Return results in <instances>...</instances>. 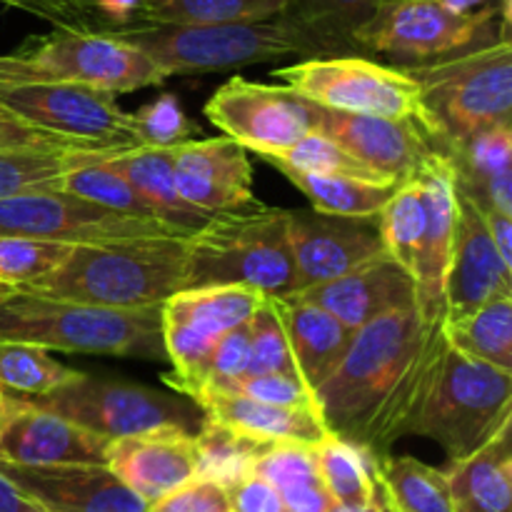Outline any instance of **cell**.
I'll list each match as a JSON object with an SVG mask.
<instances>
[{
    "label": "cell",
    "instance_id": "cell-1",
    "mask_svg": "<svg viewBox=\"0 0 512 512\" xmlns=\"http://www.w3.org/2000/svg\"><path fill=\"white\" fill-rule=\"evenodd\" d=\"M448 345L443 320L418 305L395 308L353 330L328 378L313 390L325 428L373 458L408 435Z\"/></svg>",
    "mask_w": 512,
    "mask_h": 512
},
{
    "label": "cell",
    "instance_id": "cell-2",
    "mask_svg": "<svg viewBox=\"0 0 512 512\" xmlns=\"http://www.w3.org/2000/svg\"><path fill=\"white\" fill-rule=\"evenodd\" d=\"M188 288V235H130L75 243L63 263L23 290L105 305L160 308Z\"/></svg>",
    "mask_w": 512,
    "mask_h": 512
},
{
    "label": "cell",
    "instance_id": "cell-3",
    "mask_svg": "<svg viewBox=\"0 0 512 512\" xmlns=\"http://www.w3.org/2000/svg\"><path fill=\"white\" fill-rule=\"evenodd\" d=\"M0 340L60 353L168 360L160 308H105L23 288H10L0 298Z\"/></svg>",
    "mask_w": 512,
    "mask_h": 512
},
{
    "label": "cell",
    "instance_id": "cell-4",
    "mask_svg": "<svg viewBox=\"0 0 512 512\" xmlns=\"http://www.w3.org/2000/svg\"><path fill=\"white\" fill-rule=\"evenodd\" d=\"M250 285L265 295L298 290L288 210L250 205L213 213L188 235V288Z\"/></svg>",
    "mask_w": 512,
    "mask_h": 512
},
{
    "label": "cell",
    "instance_id": "cell-5",
    "mask_svg": "<svg viewBox=\"0 0 512 512\" xmlns=\"http://www.w3.org/2000/svg\"><path fill=\"white\" fill-rule=\"evenodd\" d=\"M113 33L143 50L168 78L218 73L288 55L315 58L313 45L280 15L245 23H130Z\"/></svg>",
    "mask_w": 512,
    "mask_h": 512
},
{
    "label": "cell",
    "instance_id": "cell-6",
    "mask_svg": "<svg viewBox=\"0 0 512 512\" xmlns=\"http://www.w3.org/2000/svg\"><path fill=\"white\" fill-rule=\"evenodd\" d=\"M510 423L512 370L470 358L448 343L408 435L435 440L448 463H455L483 448Z\"/></svg>",
    "mask_w": 512,
    "mask_h": 512
},
{
    "label": "cell",
    "instance_id": "cell-7",
    "mask_svg": "<svg viewBox=\"0 0 512 512\" xmlns=\"http://www.w3.org/2000/svg\"><path fill=\"white\" fill-rule=\"evenodd\" d=\"M420 85L425 108L450 145L478 130L510 123L512 113V43L500 38L480 48L460 50L428 63L400 65Z\"/></svg>",
    "mask_w": 512,
    "mask_h": 512
},
{
    "label": "cell",
    "instance_id": "cell-8",
    "mask_svg": "<svg viewBox=\"0 0 512 512\" xmlns=\"http://www.w3.org/2000/svg\"><path fill=\"white\" fill-rule=\"evenodd\" d=\"M273 75L323 108L413 123L445 153V140L425 108L420 85L400 65H380L363 55H318L278 68Z\"/></svg>",
    "mask_w": 512,
    "mask_h": 512
},
{
    "label": "cell",
    "instance_id": "cell-9",
    "mask_svg": "<svg viewBox=\"0 0 512 512\" xmlns=\"http://www.w3.org/2000/svg\"><path fill=\"white\" fill-rule=\"evenodd\" d=\"M500 38H510V8L503 5L458 13L443 0H393L375 8L355 43L360 53H380L400 65H415Z\"/></svg>",
    "mask_w": 512,
    "mask_h": 512
},
{
    "label": "cell",
    "instance_id": "cell-10",
    "mask_svg": "<svg viewBox=\"0 0 512 512\" xmlns=\"http://www.w3.org/2000/svg\"><path fill=\"white\" fill-rule=\"evenodd\" d=\"M15 55L33 68L38 80H65L105 93H133L168 80L140 48L115 33H70L55 30L30 38Z\"/></svg>",
    "mask_w": 512,
    "mask_h": 512
},
{
    "label": "cell",
    "instance_id": "cell-11",
    "mask_svg": "<svg viewBox=\"0 0 512 512\" xmlns=\"http://www.w3.org/2000/svg\"><path fill=\"white\" fill-rule=\"evenodd\" d=\"M28 400L108 440L160 425L188 428L190 420V410L180 400L168 398L158 390L125 380L90 378L85 373H78L70 383L50 393Z\"/></svg>",
    "mask_w": 512,
    "mask_h": 512
},
{
    "label": "cell",
    "instance_id": "cell-12",
    "mask_svg": "<svg viewBox=\"0 0 512 512\" xmlns=\"http://www.w3.org/2000/svg\"><path fill=\"white\" fill-rule=\"evenodd\" d=\"M0 235L75 245L130 235H190V230L165 220L115 213L63 190H25L0 198Z\"/></svg>",
    "mask_w": 512,
    "mask_h": 512
},
{
    "label": "cell",
    "instance_id": "cell-13",
    "mask_svg": "<svg viewBox=\"0 0 512 512\" xmlns=\"http://www.w3.org/2000/svg\"><path fill=\"white\" fill-rule=\"evenodd\" d=\"M0 105L28 123L68 138L103 145H140L133 115L113 93L65 80H15L0 83Z\"/></svg>",
    "mask_w": 512,
    "mask_h": 512
},
{
    "label": "cell",
    "instance_id": "cell-14",
    "mask_svg": "<svg viewBox=\"0 0 512 512\" xmlns=\"http://www.w3.org/2000/svg\"><path fill=\"white\" fill-rule=\"evenodd\" d=\"M205 115L248 153L265 155L290 148L313 133L308 100L288 85H268L233 75L205 103Z\"/></svg>",
    "mask_w": 512,
    "mask_h": 512
},
{
    "label": "cell",
    "instance_id": "cell-15",
    "mask_svg": "<svg viewBox=\"0 0 512 512\" xmlns=\"http://www.w3.org/2000/svg\"><path fill=\"white\" fill-rule=\"evenodd\" d=\"M288 240L298 290L325 283L385 253L378 215L348 218L318 210H288Z\"/></svg>",
    "mask_w": 512,
    "mask_h": 512
},
{
    "label": "cell",
    "instance_id": "cell-16",
    "mask_svg": "<svg viewBox=\"0 0 512 512\" xmlns=\"http://www.w3.org/2000/svg\"><path fill=\"white\" fill-rule=\"evenodd\" d=\"M308 110L313 118V130L348 150L383 180L403 183L433 150H438L423 130L405 120L345 113V110L323 108L310 100Z\"/></svg>",
    "mask_w": 512,
    "mask_h": 512
},
{
    "label": "cell",
    "instance_id": "cell-17",
    "mask_svg": "<svg viewBox=\"0 0 512 512\" xmlns=\"http://www.w3.org/2000/svg\"><path fill=\"white\" fill-rule=\"evenodd\" d=\"M108 438L8 393L0 428V460L15 465H105Z\"/></svg>",
    "mask_w": 512,
    "mask_h": 512
},
{
    "label": "cell",
    "instance_id": "cell-18",
    "mask_svg": "<svg viewBox=\"0 0 512 512\" xmlns=\"http://www.w3.org/2000/svg\"><path fill=\"white\" fill-rule=\"evenodd\" d=\"M415 178L425 203L423 250L415 273L418 310L425 320H445V278L458 228V183L448 153L433 150L415 170Z\"/></svg>",
    "mask_w": 512,
    "mask_h": 512
},
{
    "label": "cell",
    "instance_id": "cell-19",
    "mask_svg": "<svg viewBox=\"0 0 512 512\" xmlns=\"http://www.w3.org/2000/svg\"><path fill=\"white\" fill-rule=\"evenodd\" d=\"M173 178L180 198L208 215L258 203L248 150L228 135L175 145Z\"/></svg>",
    "mask_w": 512,
    "mask_h": 512
},
{
    "label": "cell",
    "instance_id": "cell-20",
    "mask_svg": "<svg viewBox=\"0 0 512 512\" xmlns=\"http://www.w3.org/2000/svg\"><path fill=\"white\" fill-rule=\"evenodd\" d=\"M198 443L183 425H160L113 438L105 465L145 503H155L198 475Z\"/></svg>",
    "mask_w": 512,
    "mask_h": 512
},
{
    "label": "cell",
    "instance_id": "cell-21",
    "mask_svg": "<svg viewBox=\"0 0 512 512\" xmlns=\"http://www.w3.org/2000/svg\"><path fill=\"white\" fill-rule=\"evenodd\" d=\"M0 473L45 512H148L108 465H15L0 460Z\"/></svg>",
    "mask_w": 512,
    "mask_h": 512
},
{
    "label": "cell",
    "instance_id": "cell-22",
    "mask_svg": "<svg viewBox=\"0 0 512 512\" xmlns=\"http://www.w3.org/2000/svg\"><path fill=\"white\" fill-rule=\"evenodd\" d=\"M512 293V270L503 263L483 210L458 188V228L445 278V320L460 318L498 295Z\"/></svg>",
    "mask_w": 512,
    "mask_h": 512
},
{
    "label": "cell",
    "instance_id": "cell-23",
    "mask_svg": "<svg viewBox=\"0 0 512 512\" xmlns=\"http://www.w3.org/2000/svg\"><path fill=\"white\" fill-rule=\"evenodd\" d=\"M295 295L325 308L350 330L363 328L388 310L418 305L413 275L400 268L388 253L370 258L368 263L333 280L295 290Z\"/></svg>",
    "mask_w": 512,
    "mask_h": 512
},
{
    "label": "cell",
    "instance_id": "cell-24",
    "mask_svg": "<svg viewBox=\"0 0 512 512\" xmlns=\"http://www.w3.org/2000/svg\"><path fill=\"white\" fill-rule=\"evenodd\" d=\"M190 398L203 410L205 420L263 443H303L315 448L330 433L318 410L278 408L213 385H203Z\"/></svg>",
    "mask_w": 512,
    "mask_h": 512
},
{
    "label": "cell",
    "instance_id": "cell-25",
    "mask_svg": "<svg viewBox=\"0 0 512 512\" xmlns=\"http://www.w3.org/2000/svg\"><path fill=\"white\" fill-rule=\"evenodd\" d=\"M268 298L288 335L300 378L310 390H315L338 365L340 355L353 338V330L325 308L295 293L268 295Z\"/></svg>",
    "mask_w": 512,
    "mask_h": 512
},
{
    "label": "cell",
    "instance_id": "cell-26",
    "mask_svg": "<svg viewBox=\"0 0 512 512\" xmlns=\"http://www.w3.org/2000/svg\"><path fill=\"white\" fill-rule=\"evenodd\" d=\"M455 183L483 210L512 215V128L490 125L450 145Z\"/></svg>",
    "mask_w": 512,
    "mask_h": 512
},
{
    "label": "cell",
    "instance_id": "cell-27",
    "mask_svg": "<svg viewBox=\"0 0 512 512\" xmlns=\"http://www.w3.org/2000/svg\"><path fill=\"white\" fill-rule=\"evenodd\" d=\"M445 475L455 512H512V423Z\"/></svg>",
    "mask_w": 512,
    "mask_h": 512
},
{
    "label": "cell",
    "instance_id": "cell-28",
    "mask_svg": "<svg viewBox=\"0 0 512 512\" xmlns=\"http://www.w3.org/2000/svg\"><path fill=\"white\" fill-rule=\"evenodd\" d=\"M268 295L250 285H203L183 288L160 305V318L175 320L210 338H223L235 325L253 318Z\"/></svg>",
    "mask_w": 512,
    "mask_h": 512
},
{
    "label": "cell",
    "instance_id": "cell-29",
    "mask_svg": "<svg viewBox=\"0 0 512 512\" xmlns=\"http://www.w3.org/2000/svg\"><path fill=\"white\" fill-rule=\"evenodd\" d=\"M378 0H285L288 20L318 55H358L355 35L375 13Z\"/></svg>",
    "mask_w": 512,
    "mask_h": 512
},
{
    "label": "cell",
    "instance_id": "cell-30",
    "mask_svg": "<svg viewBox=\"0 0 512 512\" xmlns=\"http://www.w3.org/2000/svg\"><path fill=\"white\" fill-rule=\"evenodd\" d=\"M105 163H108V168L118 170L123 178H128L170 223L180 225L190 233L208 223V213L193 208L180 198L173 178V148L133 145V148L108 158Z\"/></svg>",
    "mask_w": 512,
    "mask_h": 512
},
{
    "label": "cell",
    "instance_id": "cell-31",
    "mask_svg": "<svg viewBox=\"0 0 512 512\" xmlns=\"http://www.w3.org/2000/svg\"><path fill=\"white\" fill-rule=\"evenodd\" d=\"M278 170L310 200L313 210L328 215H348V218L380 215L383 205L400 185L390 180L355 178V175L340 173H305L295 168Z\"/></svg>",
    "mask_w": 512,
    "mask_h": 512
},
{
    "label": "cell",
    "instance_id": "cell-32",
    "mask_svg": "<svg viewBox=\"0 0 512 512\" xmlns=\"http://www.w3.org/2000/svg\"><path fill=\"white\" fill-rule=\"evenodd\" d=\"M375 480L393 512H455L445 470L425 465L410 455L375 458Z\"/></svg>",
    "mask_w": 512,
    "mask_h": 512
},
{
    "label": "cell",
    "instance_id": "cell-33",
    "mask_svg": "<svg viewBox=\"0 0 512 512\" xmlns=\"http://www.w3.org/2000/svg\"><path fill=\"white\" fill-rule=\"evenodd\" d=\"M443 330L460 353L512 370V293L498 295L460 318L443 320Z\"/></svg>",
    "mask_w": 512,
    "mask_h": 512
},
{
    "label": "cell",
    "instance_id": "cell-34",
    "mask_svg": "<svg viewBox=\"0 0 512 512\" xmlns=\"http://www.w3.org/2000/svg\"><path fill=\"white\" fill-rule=\"evenodd\" d=\"M125 148H133V145H105V148L60 150V153L0 150V198L25 193V190H60V180L70 170L113 158Z\"/></svg>",
    "mask_w": 512,
    "mask_h": 512
},
{
    "label": "cell",
    "instance_id": "cell-35",
    "mask_svg": "<svg viewBox=\"0 0 512 512\" xmlns=\"http://www.w3.org/2000/svg\"><path fill=\"white\" fill-rule=\"evenodd\" d=\"M320 480L340 508H363L375 498V458L358 445L328 433L315 445Z\"/></svg>",
    "mask_w": 512,
    "mask_h": 512
},
{
    "label": "cell",
    "instance_id": "cell-36",
    "mask_svg": "<svg viewBox=\"0 0 512 512\" xmlns=\"http://www.w3.org/2000/svg\"><path fill=\"white\" fill-rule=\"evenodd\" d=\"M285 0H138L133 23H245L283 13Z\"/></svg>",
    "mask_w": 512,
    "mask_h": 512
},
{
    "label": "cell",
    "instance_id": "cell-37",
    "mask_svg": "<svg viewBox=\"0 0 512 512\" xmlns=\"http://www.w3.org/2000/svg\"><path fill=\"white\" fill-rule=\"evenodd\" d=\"M383 248L410 275L418 273L420 250L425 235V203L415 173L395 188L378 215Z\"/></svg>",
    "mask_w": 512,
    "mask_h": 512
},
{
    "label": "cell",
    "instance_id": "cell-38",
    "mask_svg": "<svg viewBox=\"0 0 512 512\" xmlns=\"http://www.w3.org/2000/svg\"><path fill=\"white\" fill-rule=\"evenodd\" d=\"M78 370L65 368L50 350L20 340H0V388L20 398H38L70 383Z\"/></svg>",
    "mask_w": 512,
    "mask_h": 512
},
{
    "label": "cell",
    "instance_id": "cell-39",
    "mask_svg": "<svg viewBox=\"0 0 512 512\" xmlns=\"http://www.w3.org/2000/svg\"><path fill=\"white\" fill-rule=\"evenodd\" d=\"M105 160L90 163L85 165V168L70 170V173L60 180V190L70 195H78V198L83 200H90V203L103 205V208L108 210H115V213L138 215V218L150 220H165L163 215L158 213V208H155V205L150 203L128 178H123L118 170L108 168ZM165 223H170V220H165Z\"/></svg>",
    "mask_w": 512,
    "mask_h": 512
},
{
    "label": "cell",
    "instance_id": "cell-40",
    "mask_svg": "<svg viewBox=\"0 0 512 512\" xmlns=\"http://www.w3.org/2000/svg\"><path fill=\"white\" fill-rule=\"evenodd\" d=\"M198 443V475L200 478L218 480L220 485H230L233 480L250 473L255 458L268 448L270 443L248 438L225 425L203 420V428L195 433Z\"/></svg>",
    "mask_w": 512,
    "mask_h": 512
},
{
    "label": "cell",
    "instance_id": "cell-41",
    "mask_svg": "<svg viewBox=\"0 0 512 512\" xmlns=\"http://www.w3.org/2000/svg\"><path fill=\"white\" fill-rule=\"evenodd\" d=\"M265 163H270L273 168H295L305 170V173H340V175H355V178H370V180H383L375 170H370L368 165L360 163L358 158L348 153V150L340 148L338 143H333L330 138H325L323 133L313 130L305 138H300L298 143H293L290 148L278 150V153H265L260 155ZM395 183V180H390Z\"/></svg>",
    "mask_w": 512,
    "mask_h": 512
},
{
    "label": "cell",
    "instance_id": "cell-42",
    "mask_svg": "<svg viewBox=\"0 0 512 512\" xmlns=\"http://www.w3.org/2000/svg\"><path fill=\"white\" fill-rule=\"evenodd\" d=\"M70 243L53 240L18 238V235H0V285L5 288H28L48 273H53L65 255Z\"/></svg>",
    "mask_w": 512,
    "mask_h": 512
},
{
    "label": "cell",
    "instance_id": "cell-43",
    "mask_svg": "<svg viewBox=\"0 0 512 512\" xmlns=\"http://www.w3.org/2000/svg\"><path fill=\"white\" fill-rule=\"evenodd\" d=\"M250 325V355H248V370L245 375H265V373H285L298 375V365L293 360V350H290L288 335H285L283 325H280L278 313L270 305V298L260 305L248 320ZM303 380V378H300Z\"/></svg>",
    "mask_w": 512,
    "mask_h": 512
},
{
    "label": "cell",
    "instance_id": "cell-44",
    "mask_svg": "<svg viewBox=\"0 0 512 512\" xmlns=\"http://www.w3.org/2000/svg\"><path fill=\"white\" fill-rule=\"evenodd\" d=\"M130 115H133L138 143L145 148H175L185 140H193L195 125L190 123L173 93L158 95L153 103L143 105Z\"/></svg>",
    "mask_w": 512,
    "mask_h": 512
},
{
    "label": "cell",
    "instance_id": "cell-45",
    "mask_svg": "<svg viewBox=\"0 0 512 512\" xmlns=\"http://www.w3.org/2000/svg\"><path fill=\"white\" fill-rule=\"evenodd\" d=\"M70 33H113L103 0H0Z\"/></svg>",
    "mask_w": 512,
    "mask_h": 512
},
{
    "label": "cell",
    "instance_id": "cell-46",
    "mask_svg": "<svg viewBox=\"0 0 512 512\" xmlns=\"http://www.w3.org/2000/svg\"><path fill=\"white\" fill-rule=\"evenodd\" d=\"M218 388V385H213ZM220 390H233V393L248 395L260 403L278 405V408H298V410H318L315 395L298 375L285 373H265V375H243L233 383L223 385Z\"/></svg>",
    "mask_w": 512,
    "mask_h": 512
},
{
    "label": "cell",
    "instance_id": "cell-47",
    "mask_svg": "<svg viewBox=\"0 0 512 512\" xmlns=\"http://www.w3.org/2000/svg\"><path fill=\"white\" fill-rule=\"evenodd\" d=\"M85 148H105L103 143L93 140L68 138V135L50 133L28 123L20 115L10 113L0 105V150H20V153H60V150H85Z\"/></svg>",
    "mask_w": 512,
    "mask_h": 512
},
{
    "label": "cell",
    "instance_id": "cell-48",
    "mask_svg": "<svg viewBox=\"0 0 512 512\" xmlns=\"http://www.w3.org/2000/svg\"><path fill=\"white\" fill-rule=\"evenodd\" d=\"M148 512H230L228 490L218 480L195 475L173 493L150 503Z\"/></svg>",
    "mask_w": 512,
    "mask_h": 512
},
{
    "label": "cell",
    "instance_id": "cell-49",
    "mask_svg": "<svg viewBox=\"0 0 512 512\" xmlns=\"http://www.w3.org/2000/svg\"><path fill=\"white\" fill-rule=\"evenodd\" d=\"M248 355H250V325H235L233 330L223 335L215 343L213 355H210L208 368V385H223L233 383V380L243 378L248 370Z\"/></svg>",
    "mask_w": 512,
    "mask_h": 512
},
{
    "label": "cell",
    "instance_id": "cell-50",
    "mask_svg": "<svg viewBox=\"0 0 512 512\" xmlns=\"http://www.w3.org/2000/svg\"><path fill=\"white\" fill-rule=\"evenodd\" d=\"M228 490L230 512H285L283 498L273 483L260 478L258 473H248L243 478L225 485Z\"/></svg>",
    "mask_w": 512,
    "mask_h": 512
},
{
    "label": "cell",
    "instance_id": "cell-51",
    "mask_svg": "<svg viewBox=\"0 0 512 512\" xmlns=\"http://www.w3.org/2000/svg\"><path fill=\"white\" fill-rule=\"evenodd\" d=\"M483 218L485 225H488L490 238H493L495 248H498L500 258H503V263L512 270V215L498 213V210H483Z\"/></svg>",
    "mask_w": 512,
    "mask_h": 512
},
{
    "label": "cell",
    "instance_id": "cell-52",
    "mask_svg": "<svg viewBox=\"0 0 512 512\" xmlns=\"http://www.w3.org/2000/svg\"><path fill=\"white\" fill-rule=\"evenodd\" d=\"M0 512H45V508L0 473Z\"/></svg>",
    "mask_w": 512,
    "mask_h": 512
},
{
    "label": "cell",
    "instance_id": "cell-53",
    "mask_svg": "<svg viewBox=\"0 0 512 512\" xmlns=\"http://www.w3.org/2000/svg\"><path fill=\"white\" fill-rule=\"evenodd\" d=\"M15 80H38L33 68L20 55H0V83H15Z\"/></svg>",
    "mask_w": 512,
    "mask_h": 512
},
{
    "label": "cell",
    "instance_id": "cell-54",
    "mask_svg": "<svg viewBox=\"0 0 512 512\" xmlns=\"http://www.w3.org/2000/svg\"><path fill=\"white\" fill-rule=\"evenodd\" d=\"M448 8L458 10V13H475V10L490 8V5H503L510 8V0H443Z\"/></svg>",
    "mask_w": 512,
    "mask_h": 512
},
{
    "label": "cell",
    "instance_id": "cell-55",
    "mask_svg": "<svg viewBox=\"0 0 512 512\" xmlns=\"http://www.w3.org/2000/svg\"><path fill=\"white\" fill-rule=\"evenodd\" d=\"M5 403H8V393H5V390L0 388V415L5 413Z\"/></svg>",
    "mask_w": 512,
    "mask_h": 512
},
{
    "label": "cell",
    "instance_id": "cell-56",
    "mask_svg": "<svg viewBox=\"0 0 512 512\" xmlns=\"http://www.w3.org/2000/svg\"><path fill=\"white\" fill-rule=\"evenodd\" d=\"M8 290H10V288H5V285H0V298H3V295L8 293Z\"/></svg>",
    "mask_w": 512,
    "mask_h": 512
},
{
    "label": "cell",
    "instance_id": "cell-57",
    "mask_svg": "<svg viewBox=\"0 0 512 512\" xmlns=\"http://www.w3.org/2000/svg\"><path fill=\"white\" fill-rule=\"evenodd\" d=\"M380 3H393V0H378V5H380Z\"/></svg>",
    "mask_w": 512,
    "mask_h": 512
},
{
    "label": "cell",
    "instance_id": "cell-58",
    "mask_svg": "<svg viewBox=\"0 0 512 512\" xmlns=\"http://www.w3.org/2000/svg\"><path fill=\"white\" fill-rule=\"evenodd\" d=\"M385 500H388V498H385ZM390 505V503H388ZM390 512H393V508H390Z\"/></svg>",
    "mask_w": 512,
    "mask_h": 512
}]
</instances>
